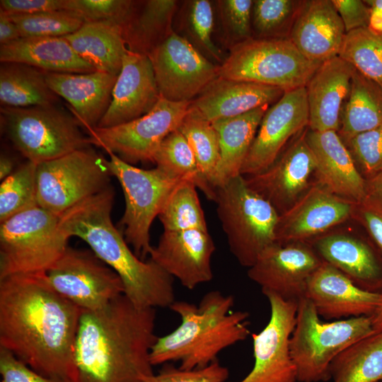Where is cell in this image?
Returning a JSON list of instances; mask_svg holds the SVG:
<instances>
[{
    "label": "cell",
    "mask_w": 382,
    "mask_h": 382,
    "mask_svg": "<svg viewBox=\"0 0 382 382\" xmlns=\"http://www.w3.org/2000/svg\"><path fill=\"white\" fill-rule=\"evenodd\" d=\"M83 310L56 291L45 272L0 279V347L36 372L76 382L74 350Z\"/></svg>",
    "instance_id": "cell-1"
},
{
    "label": "cell",
    "mask_w": 382,
    "mask_h": 382,
    "mask_svg": "<svg viewBox=\"0 0 382 382\" xmlns=\"http://www.w3.org/2000/svg\"><path fill=\"white\" fill-rule=\"evenodd\" d=\"M155 308L124 295L98 311H83L75 342L76 382H145L153 375Z\"/></svg>",
    "instance_id": "cell-2"
},
{
    "label": "cell",
    "mask_w": 382,
    "mask_h": 382,
    "mask_svg": "<svg viewBox=\"0 0 382 382\" xmlns=\"http://www.w3.org/2000/svg\"><path fill=\"white\" fill-rule=\"evenodd\" d=\"M114 191L110 186L59 216L60 230L69 238L85 241L94 254L113 270L124 295L139 308H170L175 301L173 277L149 259L139 258L114 226Z\"/></svg>",
    "instance_id": "cell-3"
},
{
    "label": "cell",
    "mask_w": 382,
    "mask_h": 382,
    "mask_svg": "<svg viewBox=\"0 0 382 382\" xmlns=\"http://www.w3.org/2000/svg\"><path fill=\"white\" fill-rule=\"evenodd\" d=\"M234 298L218 290L206 293L199 304L175 301L170 306L180 324L170 333L157 337L151 351L153 366L180 362L193 369L217 361L225 349L245 340L250 334L249 313L232 311Z\"/></svg>",
    "instance_id": "cell-4"
},
{
    "label": "cell",
    "mask_w": 382,
    "mask_h": 382,
    "mask_svg": "<svg viewBox=\"0 0 382 382\" xmlns=\"http://www.w3.org/2000/svg\"><path fill=\"white\" fill-rule=\"evenodd\" d=\"M375 332L371 316L323 322L312 302L306 297L301 299L289 340L297 381L330 380L333 359L354 343Z\"/></svg>",
    "instance_id": "cell-5"
},
{
    "label": "cell",
    "mask_w": 382,
    "mask_h": 382,
    "mask_svg": "<svg viewBox=\"0 0 382 382\" xmlns=\"http://www.w3.org/2000/svg\"><path fill=\"white\" fill-rule=\"evenodd\" d=\"M216 213L229 250L248 268L277 243L279 214L274 206L238 175L216 188Z\"/></svg>",
    "instance_id": "cell-6"
},
{
    "label": "cell",
    "mask_w": 382,
    "mask_h": 382,
    "mask_svg": "<svg viewBox=\"0 0 382 382\" xmlns=\"http://www.w3.org/2000/svg\"><path fill=\"white\" fill-rule=\"evenodd\" d=\"M68 241L59 216L38 204L13 215L0 224V279L46 272L69 246Z\"/></svg>",
    "instance_id": "cell-7"
},
{
    "label": "cell",
    "mask_w": 382,
    "mask_h": 382,
    "mask_svg": "<svg viewBox=\"0 0 382 382\" xmlns=\"http://www.w3.org/2000/svg\"><path fill=\"white\" fill-rule=\"evenodd\" d=\"M320 65L307 59L289 38L251 37L230 47L218 76L287 91L305 87Z\"/></svg>",
    "instance_id": "cell-8"
},
{
    "label": "cell",
    "mask_w": 382,
    "mask_h": 382,
    "mask_svg": "<svg viewBox=\"0 0 382 382\" xmlns=\"http://www.w3.org/2000/svg\"><path fill=\"white\" fill-rule=\"evenodd\" d=\"M1 118L16 149L37 165L91 146L74 116L55 105L1 106Z\"/></svg>",
    "instance_id": "cell-9"
},
{
    "label": "cell",
    "mask_w": 382,
    "mask_h": 382,
    "mask_svg": "<svg viewBox=\"0 0 382 382\" xmlns=\"http://www.w3.org/2000/svg\"><path fill=\"white\" fill-rule=\"evenodd\" d=\"M108 166L122 189L125 209L120 220L123 236L134 253L144 260L150 255V228L176 187L185 180L173 178L158 168L142 169L112 152Z\"/></svg>",
    "instance_id": "cell-10"
},
{
    "label": "cell",
    "mask_w": 382,
    "mask_h": 382,
    "mask_svg": "<svg viewBox=\"0 0 382 382\" xmlns=\"http://www.w3.org/2000/svg\"><path fill=\"white\" fill-rule=\"evenodd\" d=\"M108 160L91 146L37 164V202L59 216L110 187Z\"/></svg>",
    "instance_id": "cell-11"
},
{
    "label": "cell",
    "mask_w": 382,
    "mask_h": 382,
    "mask_svg": "<svg viewBox=\"0 0 382 382\" xmlns=\"http://www.w3.org/2000/svg\"><path fill=\"white\" fill-rule=\"evenodd\" d=\"M191 102H173L161 97L146 114L111 127L87 130L89 142L130 163H153L163 140L178 129Z\"/></svg>",
    "instance_id": "cell-12"
},
{
    "label": "cell",
    "mask_w": 382,
    "mask_h": 382,
    "mask_svg": "<svg viewBox=\"0 0 382 382\" xmlns=\"http://www.w3.org/2000/svg\"><path fill=\"white\" fill-rule=\"evenodd\" d=\"M45 273L52 288L83 311L100 310L124 294L120 277L93 251L68 246Z\"/></svg>",
    "instance_id": "cell-13"
},
{
    "label": "cell",
    "mask_w": 382,
    "mask_h": 382,
    "mask_svg": "<svg viewBox=\"0 0 382 382\" xmlns=\"http://www.w3.org/2000/svg\"><path fill=\"white\" fill-rule=\"evenodd\" d=\"M161 97L191 102L218 76L219 66L173 32L149 55Z\"/></svg>",
    "instance_id": "cell-14"
},
{
    "label": "cell",
    "mask_w": 382,
    "mask_h": 382,
    "mask_svg": "<svg viewBox=\"0 0 382 382\" xmlns=\"http://www.w3.org/2000/svg\"><path fill=\"white\" fill-rule=\"evenodd\" d=\"M265 296L270 306V319L260 332L252 334L254 364L238 382H296L289 340L298 302L284 300L274 294Z\"/></svg>",
    "instance_id": "cell-15"
},
{
    "label": "cell",
    "mask_w": 382,
    "mask_h": 382,
    "mask_svg": "<svg viewBox=\"0 0 382 382\" xmlns=\"http://www.w3.org/2000/svg\"><path fill=\"white\" fill-rule=\"evenodd\" d=\"M305 87L285 91L264 114L241 170L243 176L266 170L287 144L308 128Z\"/></svg>",
    "instance_id": "cell-16"
},
{
    "label": "cell",
    "mask_w": 382,
    "mask_h": 382,
    "mask_svg": "<svg viewBox=\"0 0 382 382\" xmlns=\"http://www.w3.org/2000/svg\"><path fill=\"white\" fill-rule=\"evenodd\" d=\"M323 260L305 242L276 243L266 248L248 268V277L264 295L274 294L298 302L305 297L307 282Z\"/></svg>",
    "instance_id": "cell-17"
},
{
    "label": "cell",
    "mask_w": 382,
    "mask_h": 382,
    "mask_svg": "<svg viewBox=\"0 0 382 382\" xmlns=\"http://www.w3.org/2000/svg\"><path fill=\"white\" fill-rule=\"evenodd\" d=\"M306 128L296 136L264 171L244 176L247 185L269 201L279 214L310 187L316 161L306 141Z\"/></svg>",
    "instance_id": "cell-18"
},
{
    "label": "cell",
    "mask_w": 382,
    "mask_h": 382,
    "mask_svg": "<svg viewBox=\"0 0 382 382\" xmlns=\"http://www.w3.org/2000/svg\"><path fill=\"white\" fill-rule=\"evenodd\" d=\"M354 201L338 196L315 182L279 215L277 243L305 242L352 218Z\"/></svg>",
    "instance_id": "cell-19"
},
{
    "label": "cell",
    "mask_w": 382,
    "mask_h": 382,
    "mask_svg": "<svg viewBox=\"0 0 382 382\" xmlns=\"http://www.w3.org/2000/svg\"><path fill=\"white\" fill-rule=\"evenodd\" d=\"M215 245L208 230L163 231L150 259L187 289L210 282Z\"/></svg>",
    "instance_id": "cell-20"
},
{
    "label": "cell",
    "mask_w": 382,
    "mask_h": 382,
    "mask_svg": "<svg viewBox=\"0 0 382 382\" xmlns=\"http://www.w3.org/2000/svg\"><path fill=\"white\" fill-rule=\"evenodd\" d=\"M161 98L148 55L127 50L108 109L97 127L124 124L149 112Z\"/></svg>",
    "instance_id": "cell-21"
},
{
    "label": "cell",
    "mask_w": 382,
    "mask_h": 382,
    "mask_svg": "<svg viewBox=\"0 0 382 382\" xmlns=\"http://www.w3.org/2000/svg\"><path fill=\"white\" fill-rule=\"evenodd\" d=\"M305 297L326 320L371 316L382 301V293L357 286L332 265L323 262L308 280Z\"/></svg>",
    "instance_id": "cell-22"
},
{
    "label": "cell",
    "mask_w": 382,
    "mask_h": 382,
    "mask_svg": "<svg viewBox=\"0 0 382 382\" xmlns=\"http://www.w3.org/2000/svg\"><path fill=\"white\" fill-rule=\"evenodd\" d=\"M345 35L332 0H302L289 39L307 59L322 64L339 55Z\"/></svg>",
    "instance_id": "cell-23"
},
{
    "label": "cell",
    "mask_w": 382,
    "mask_h": 382,
    "mask_svg": "<svg viewBox=\"0 0 382 382\" xmlns=\"http://www.w3.org/2000/svg\"><path fill=\"white\" fill-rule=\"evenodd\" d=\"M306 141L316 161V182L332 193L358 202L366 195V180L337 132L307 129Z\"/></svg>",
    "instance_id": "cell-24"
},
{
    "label": "cell",
    "mask_w": 382,
    "mask_h": 382,
    "mask_svg": "<svg viewBox=\"0 0 382 382\" xmlns=\"http://www.w3.org/2000/svg\"><path fill=\"white\" fill-rule=\"evenodd\" d=\"M311 246L359 287L382 293V255L374 245L353 235L330 233L315 238Z\"/></svg>",
    "instance_id": "cell-25"
},
{
    "label": "cell",
    "mask_w": 382,
    "mask_h": 382,
    "mask_svg": "<svg viewBox=\"0 0 382 382\" xmlns=\"http://www.w3.org/2000/svg\"><path fill=\"white\" fill-rule=\"evenodd\" d=\"M355 68L339 56L323 62L306 86L308 129L335 131L340 125L342 107L349 96Z\"/></svg>",
    "instance_id": "cell-26"
},
{
    "label": "cell",
    "mask_w": 382,
    "mask_h": 382,
    "mask_svg": "<svg viewBox=\"0 0 382 382\" xmlns=\"http://www.w3.org/2000/svg\"><path fill=\"white\" fill-rule=\"evenodd\" d=\"M284 92L274 86L217 76L191 101L190 107L212 123L272 105Z\"/></svg>",
    "instance_id": "cell-27"
},
{
    "label": "cell",
    "mask_w": 382,
    "mask_h": 382,
    "mask_svg": "<svg viewBox=\"0 0 382 382\" xmlns=\"http://www.w3.org/2000/svg\"><path fill=\"white\" fill-rule=\"evenodd\" d=\"M117 76L100 71L86 74L45 71L49 87L70 104L74 117L86 131L97 127L105 114Z\"/></svg>",
    "instance_id": "cell-28"
},
{
    "label": "cell",
    "mask_w": 382,
    "mask_h": 382,
    "mask_svg": "<svg viewBox=\"0 0 382 382\" xmlns=\"http://www.w3.org/2000/svg\"><path fill=\"white\" fill-rule=\"evenodd\" d=\"M1 63H21L46 72L86 74L96 71L64 37H25L0 47Z\"/></svg>",
    "instance_id": "cell-29"
},
{
    "label": "cell",
    "mask_w": 382,
    "mask_h": 382,
    "mask_svg": "<svg viewBox=\"0 0 382 382\" xmlns=\"http://www.w3.org/2000/svg\"><path fill=\"white\" fill-rule=\"evenodd\" d=\"M270 107L265 105L246 113L212 122L219 134L220 155L214 186L240 175L261 120Z\"/></svg>",
    "instance_id": "cell-30"
},
{
    "label": "cell",
    "mask_w": 382,
    "mask_h": 382,
    "mask_svg": "<svg viewBox=\"0 0 382 382\" xmlns=\"http://www.w3.org/2000/svg\"><path fill=\"white\" fill-rule=\"evenodd\" d=\"M64 37L96 71L119 75L127 50L120 25L111 21L84 22L76 32Z\"/></svg>",
    "instance_id": "cell-31"
},
{
    "label": "cell",
    "mask_w": 382,
    "mask_h": 382,
    "mask_svg": "<svg viewBox=\"0 0 382 382\" xmlns=\"http://www.w3.org/2000/svg\"><path fill=\"white\" fill-rule=\"evenodd\" d=\"M176 7L173 0L135 1L130 16L121 26L127 49L149 55L173 33Z\"/></svg>",
    "instance_id": "cell-32"
},
{
    "label": "cell",
    "mask_w": 382,
    "mask_h": 382,
    "mask_svg": "<svg viewBox=\"0 0 382 382\" xmlns=\"http://www.w3.org/2000/svg\"><path fill=\"white\" fill-rule=\"evenodd\" d=\"M382 125V83L353 73L337 133L343 141Z\"/></svg>",
    "instance_id": "cell-33"
},
{
    "label": "cell",
    "mask_w": 382,
    "mask_h": 382,
    "mask_svg": "<svg viewBox=\"0 0 382 382\" xmlns=\"http://www.w3.org/2000/svg\"><path fill=\"white\" fill-rule=\"evenodd\" d=\"M58 96L47 83L45 71L21 63H1V106L28 108L54 105Z\"/></svg>",
    "instance_id": "cell-34"
},
{
    "label": "cell",
    "mask_w": 382,
    "mask_h": 382,
    "mask_svg": "<svg viewBox=\"0 0 382 382\" xmlns=\"http://www.w3.org/2000/svg\"><path fill=\"white\" fill-rule=\"evenodd\" d=\"M334 382L382 381V330L347 347L332 361Z\"/></svg>",
    "instance_id": "cell-35"
},
{
    "label": "cell",
    "mask_w": 382,
    "mask_h": 382,
    "mask_svg": "<svg viewBox=\"0 0 382 382\" xmlns=\"http://www.w3.org/2000/svg\"><path fill=\"white\" fill-rule=\"evenodd\" d=\"M153 163L156 168L173 178L192 182L208 199L214 202L216 189L202 176L194 154L178 129L163 140L154 156Z\"/></svg>",
    "instance_id": "cell-36"
},
{
    "label": "cell",
    "mask_w": 382,
    "mask_h": 382,
    "mask_svg": "<svg viewBox=\"0 0 382 382\" xmlns=\"http://www.w3.org/2000/svg\"><path fill=\"white\" fill-rule=\"evenodd\" d=\"M178 129L187 141L202 176L216 189L214 180L219 161L220 149L219 134L212 123L189 107Z\"/></svg>",
    "instance_id": "cell-37"
},
{
    "label": "cell",
    "mask_w": 382,
    "mask_h": 382,
    "mask_svg": "<svg viewBox=\"0 0 382 382\" xmlns=\"http://www.w3.org/2000/svg\"><path fill=\"white\" fill-rule=\"evenodd\" d=\"M196 188L185 180L176 187L158 216L163 231L208 230Z\"/></svg>",
    "instance_id": "cell-38"
},
{
    "label": "cell",
    "mask_w": 382,
    "mask_h": 382,
    "mask_svg": "<svg viewBox=\"0 0 382 382\" xmlns=\"http://www.w3.org/2000/svg\"><path fill=\"white\" fill-rule=\"evenodd\" d=\"M338 56L363 75L382 83V34L369 28L347 33Z\"/></svg>",
    "instance_id": "cell-39"
},
{
    "label": "cell",
    "mask_w": 382,
    "mask_h": 382,
    "mask_svg": "<svg viewBox=\"0 0 382 382\" xmlns=\"http://www.w3.org/2000/svg\"><path fill=\"white\" fill-rule=\"evenodd\" d=\"M302 0H255L252 8L253 37L289 38Z\"/></svg>",
    "instance_id": "cell-40"
},
{
    "label": "cell",
    "mask_w": 382,
    "mask_h": 382,
    "mask_svg": "<svg viewBox=\"0 0 382 382\" xmlns=\"http://www.w3.org/2000/svg\"><path fill=\"white\" fill-rule=\"evenodd\" d=\"M37 166L27 161L2 180L0 185V222L38 204Z\"/></svg>",
    "instance_id": "cell-41"
},
{
    "label": "cell",
    "mask_w": 382,
    "mask_h": 382,
    "mask_svg": "<svg viewBox=\"0 0 382 382\" xmlns=\"http://www.w3.org/2000/svg\"><path fill=\"white\" fill-rule=\"evenodd\" d=\"M8 15L21 37H64L76 32L84 23L78 14L66 10Z\"/></svg>",
    "instance_id": "cell-42"
},
{
    "label": "cell",
    "mask_w": 382,
    "mask_h": 382,
    "mask_svg": "<svg viewBox=\"0 0 382 382\" xmlns=\"http://www.w3.org/2000/svg\"><path fill=\"white\" fill-rule=\"evenodd\" d=\"M185 8V26L190 36L210 57L221 64L222 52L212 40L214 21L212 4L208 0H192L187 1Z\"/></svg>",
    "instance_id": "cell-43"
},
{
    "label": "cell",
    "mask_w": 382,
    "mask_h": 382,
    "mask_svg": "<svg viewBox=\"0 0 382 382\" xmlns=\"http://www.w3.org/2000/svg\"><path fill=\"white\" fill-rule=\"evenodd\" d=\"M344 142L365 180L382 171V125Z\"/></svg>",
    "instance_id": "cell-44"
},
{
    "label": "cell",
    "mask_w": 382,
    "mask_h": 382,
    "mask_svg": "<svg viewBox=\"0 0 382 382\" xmlns=\"http://www.w3.org/2000/svg\"><path fill=\"white\" fill-rule=\"evenodd\" d=\"M134 4L131 0H66L65 10L76 13L84 22L111 21L122 26Z\"/></svg>",
    "instance_id": "cell-45"
},
{
    "label": "cell",
    "mask_w": 382,
    "mask_h": 382,
    "mask_svg": "<svg viewBox=\"0 0 382 382\" xmlns=\"http://www.w3.org/2000/svg\"><path fill=\"white\" fill-rule=\"evenodd\" d=\"M220 16L228 35L235 44L253 37L252 0H222L217 1Z\"/></svg>",
    "instance_id": "cell-46"
},
{
    "label": "cell",
    "mask_w": 382,
    "mask_h": 382,
    "mask_svg": "<svg viewBox=\"0 0 382 382\" xmlns=\"http://www.w3.org/2000/svg\"><path fill=\"white\" fill-rule=\"evenodd\" d=\"M228 376V368L217 360L206 366L193 369L166 364L158 374L148 377L145 382H226Z\"/></svg>",
    "instance_id": "cell-47"
},
{
    "label": "cell",
    "mask_w": 382,
    "mask_h": 382,
    "mask_svg": "<svg viewBox=\"0 0 382 382\" xmlns=\"http://www.w3.org/2000/svg\"><path fill=\"white\" fill-rule=\"evenodd\" d=\"M352 218L365 228L382 255V203L366 195L355 202Z\"/></svg>",
    "instance_id": "cell-48"
},
{
    "label": "cell",
    "mask_w": 382,
    "mask_h": 382,
    "mask_svg": "<svg viewBox=\"0 0 382 382\" xmlns=\"http://www.w3.org/2000/svg\"><path fill=\"white\" fill-rule=\"evenodd\" d=\"M0 374L1 382H64L36 372L1 347Z\"/></svg>",
    "instance_id": "cell-49"
},
{
    "label": "cell",
    "mask_w": 382,
    "mask_h": 382,
    "mask_svg": "<svg viewBox=\"0 0 382 382\" xmlns=\"http://www.w3.org/2000/svg\"><path fill=\"white\" fill-rule=\"evenodd\" d=\"M345 27L346 33L368 28L370 9L361 0H332Z\"/></svg>",
    "instance_id": "cell-50"
},
{
    "label": "cell",
    "mask_w": 382,
    "mask_h": 382,
    "mask_svg": "<svg viewBox=\"0 0 382 382\" xmlns=\"http://www.w3.org/2000/svg\"><path fill=\"white\" fill-rule=\"evenodd\" d=\"M66 0H1L0 9L8 14H30L65 10Z\"/></svg>",
    "instance_id": "cell-51"
},
{
    "label": "cell",
    "mask_w": 382,
    "mask_h": 382,
    "mask_svg": "<svg viewBox=\"0 0 382 382\" xmlns=\"http://www.w3.org/2000/svg\"><path fill=\"white\" fill-rule=\"evenodd\" d=\"M21 37L18 28L10 16L0 9V45H4Z\"/></svg>",
    "instance_id": "cell-52"
},
{
    "label": "cell",
    "mask_w": 382,
    "mask_h": 382,
    "mask_svg": "<svg viewBox=\"0 0 382 382\" xmlns=\"http://www.w3.org/2000/svg\"><path fill=\"white\" fill-rule=\"evenodd\" d=\"M370 9L369 28L382 34V0H364Z\"/></svg>",
    "instance_id": "cell-53"
},
{
    "label": "cell",
    "mask_w": 382,
    "mask_h": 382,
    "mask_svg": "<svg viewBox=\"0 0 382 382\" xmlns=\"http://www.w3.org/2000/svg\"><path fill=\"white\" fill-rule=\"evenodd\" d=\"M366 192L382 203V171L366 180Z\"/></svg>",
    "instance_id": "cell-54"
},
{
    "label": "cell",
    "mask_w": 382,
    "mask_h": 382,
    "mask_svg": "<svg viewBox=\"0 0 382 382\" xmlns=\"http://www.w3.org/2000/svg\"><path fill=\"white\" fill-rule=\"evenodd\" d=\"M13 163L12 160L4 154L0 158V179L2 181L13 172Z\"/></svg>",
    "instance_id": "cell-55"
},
{
    "label": "cell",
    "mask_w": 382,
    "mask_h": 382,
    "mask_svg": "<svg viewBox=\"0 0 382 382\" xmlns=\"http://www.w3.org/2000/svg\"><path fill=\"white\" fill-rule=\"evenodd\" d=\"M371 317L375 330H382V301L376 312Z\"/></svg>",
    "instance_id": "cell-56"
},
{
    "label": "cell",
    "mask_w": 382,
    "mask_h": 382,
    "mask_svg": "<svg viewBox=\"0 0 382 382\" xmlns=\"http://www.w3.org/2000/svg\"><path fill=\"white\" fill-rule=\"evenodd\" d=\"M380 382H382V381H380Z\"/></svg>",
    "instance_id": "cell-57"
}]
</instances>
